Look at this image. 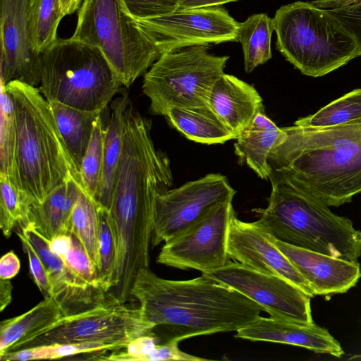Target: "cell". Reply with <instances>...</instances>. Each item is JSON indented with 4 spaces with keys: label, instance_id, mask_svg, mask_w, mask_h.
Masks as SVG:
<instances>
[{
    "label": "cell",
    "instance_id": "18",
    "mask_svg": "<svg viewBox=\"0 0 361 361\" xmlns=\"http://www.w3.org/2000/svg\"><path fill=\"white\" fill-rule=\"evenodd\" d=\"M275 243L307 281L314 295L345 293L361 278L357 262L303 249L276 239Z\"/></svg>",
    "mask_w": 361,
    "mask_h": 361
},
{
    "label": "cell",
    "instance_id": "34",
    "mask_svg": "<svg viewBox=\"0 0 361 361\" xmlns=\"http://www.w3.org/2000/svg\"><path fill=\"white\" fill-rule=\"evenodd\" d=\"M49 241L51 249L60 255L76 273L89 283L102 289L97 279L95 265L75 235L71 233L61 235Z\"/></svg>",
    "mask_w": 361,
    "mask_h": 361
},
{
    "label": "cell",
    "instance_id": "5",
    "mask_svg": "<svg viewBox=\"0 0 361 361\" xmlns=\"http://www.w3.org/2000/svg\"><path fill=\"white\" fill-rule=\"evenodd\" d=\"M267 207L256 222L275 239L303 249L357 262L361 231L353 221L333 213L290 180L271 170Z\"/></svg>",
    "mask_w": 361,
    "mask_h": 361
},
{
    "label": "cell",
    "instance_id": "38",
    "mask_svg": "<svg viewBox=\"0 0 361 361\" xmlns=\"http://www.w3.org/2000/svg\"><path fill=\"white\" fill-rule=\"evenodd\" d=\"M17 235L20 240L23 250L27 256L30 271L34 282L44 297L50 296V282L42 259L23 234L18 231Z\"/></svg>",
    "mask_w": 361,
    "mask_h": 361
},
{
    "label": "cell",
    "instance_id": "25",
    "mask_svg": "<svg viewBox=\"0 0 361 361\" xmlns=\"http://www.w3.org/2000/svg\"><path fill=\"white\" fill-rule=\"evenodd\" d=\"M165 117L169 124L186 138L199 143L223 144L237 137L211 107H173L167 112Z\"/></svg>",
    "mask_w": 361,
    "mask_h": 361
},
{
    "label": "cell",
    "instance_id": "35",
    "mask_svg": "<svg viewBox=\"0 0 361 361\" xmlns=\"http://www.w3.org/2000/svg\"><path fill=\"white\" fill-rule=\"evenodd\" d=\"M104 126L102 116L97 119L91 140L80 167L83 190L94 200L100 182L104 150Z\"/></svg>",
    "mask_w": 361,
    "mask_h": 361
},
{
    "label": "cell",
    "instance_id": "27",
    "mask_svg": "<svg viewBox=\"0 0 361 361\" xmlns=\"http://www.w3.org/2000/svg\"><path fill=\"white\" fill-rule=\"evenodd\" d=\"M274 31L273 18L266 13L252 15L239 23L237 39L242 45L246 73L252 72L271 58V38Z\"/></svg>",
    "mask_w": 361,
    "mask_h": 361
},
{
    "label": "cell",
    "instance_id": "37",
    "mask_svg": "<svg viewBox=\"0 0 361 361\" xmlns=\"http://www.w3.org/2000/svg\"><path fill=\"white\" fill-rule=\"evenodd\" d=\"M135 19L158 17L176 11L182 0H122Z\"/></svg>",
    "mask_w": 361,
    "mask_h": 361
},
{
    "label": "cell",
    "instance_id": "23",
    "mask_svg": "<svg viewBox=\"0 0 361 361\" xmlns=\"http://www.w3.org/2000/svg\"><path fill=\"white\" fill-rule=\"evenodd\" d=\"M130 102L127 92L115 97L110 103L109 119L104 126L103 165L94 201L108 211L122 152L126 111Z\"/></svg>",
    "mask_w": 361,
    "mask_h": 361
},
{
    "label": "cell",
    "instance_id": "1",
    "mask_svg": "<svg viewBox=\"0 0 361 361\" xmlns=\"http://www.w3.org/2000/svg\"><path fill=\"white\" fill-rule=\"evenodd\" d=\"M131 297L154 329L166 326V341L237 331L255 320L263 308L205 274L176 281L161 278L149 267L134 279Z\"/></svg>",
    "mask_w": 361,
    "mask_h": 361
},
{
    "label": "cell",
    "instance_id": "36",
    "mask_svg": "<svg viewBox=\"0 0 361 361\" xmlns=\"http://www.w3.org/2000/svg\"><path fill=\"white\" fill-rule=\"evenodd\" d=\"M99 267L97 279L108 294L111 288L116 257L115 235L110 221L109 211L99 207Z\"/></svg>",
    "mask_w": 361,
    "mask_h": 361
},
{
    "label": "cell",
    "instance_id": "15",
    "mask_svg": "<svg viewBox=\"0 0 361 361\" xmlns=\"http://www.w3.org/2000/svg\"><path fill=\"white\" fill-rule=\"evenodd\" d=\"M30 0H1V83L18 80L37 87L41 54L31 41Z\"/></svg>",
    "mask_w": 361,
    "mask_h": 361
},
{
    "label": "cell",
    "instance_id": "4",
    "mask_svg": "<svg viewBox=\"0 0 361 361\" xmlns=\"http://www.w3.org/2000/svg\"><path fill=\"white\" fill-rule=\"evenodd\" d=\"M4 85L13 101L16 125V185L32 204L71 177L82 188L51 105L39 87L18 80Z\"/></svg>",
    "mask_w": 361,
    "mask_h": 361
},
{
    "label": "cell",
    "instance_id": "19",
    "mask_svg": "<svg viewBox=\"0 0 361 361\" xmlns=\"http://www.w3.org/2000/svg\"><path fill=\"white\" fill-rule=\"evenodd\" d=\"M236 338L304 348L316 353L341 357L344 352L339 342L323 327L312 324L259 316L236 331Z\"/></svg>",
    "mask_w": 361,
    "mask_h": 361
},
{
    "label": "cell",
    "instance_id": "30",
    "mask_svg": "<svg viewBox=\"0 0 361 361\" xmlns=\"http://www.w3.org/2000/svg\"><path fill=\"white\" fill-rule=\"evenodd\" d=\"M361 117V88L355 89L330 102L316 113L296 120L295 125L326 127Z\"/></svg>",
    "mask_w": 361,
    "mask_h": 361
},
{
    "label": "cell",
    "instance_id": "45",
    "mask_svg": "<svg viewBox=\"0 0 361 361\" xmlns=\"http://www.w3.org/2000/svg\"><path fill=\"white\" fill-rule=\"evenodd\" d=\"M82 0H60L61 11L63 16L71 15L77 11Z\"/></svg>",
    "mask_w": 361,
    "mask_h": 361
},
{
    "label": "cell",
    "instance_id": "14",
    "mask_svg": "<svg viewBox=\"0 0 361 361\" xmlns=\"http://www.w3.org/2000/svg\"><path fill=\"white\" fill-rule=\"evenodd\" d=\"M202 274L252 300L270 317L314 323L311 298L283 277L257 271L236 261Z\"/></svg>",
    "mask_w": 361,
    "mask_h": 361
},
{
    "label": "cell",
    "instance_id": "21",
    "mask_svg": "<svg viewBox=\"0 0 361 361\" xmlns=\"http://www.w3.org/2000/svg\"><path fill=\"white\" fill-rule=\"evenodd\" d=\"M82 189L73 178H69L42 201L32 203L26 218L18 225L32 226L49 240L70 234L73 209Z\"/></svg>",
    "mask_w": 361,
    "mask_h": 361
},
{
    "label": "cell",
    "instance_id": "43",
    "mask_svg": "<svg viewBox=\"0 0 361 361\" xmlns=\"http://www.w3.org/2000/svg\"><path fill=\"white\" fill-rule=\"evenodd\" d=\"M13 286L10 279H0V311L4 310L12 300Z\"/></svg>",
    "mask_w": 361,
    "mask_h": 361
},
{
    "label": "cell",
    "instance_id": "39",
    "mask_svg": "<svg viewBox=\"0 0 361 361\" xmlns=\"http://www.w3.org/2000/svg\"><path fill=\"white\" fill-rule=\"evenodd\" d=\"M326 10L338 20L353 36L361 56V2Z\"/></svg>",
    "mask_w": 361,
    "mask_h": 361
},
{
    "label": "cell",
    "instance_id": "3",
    "mask_svg": "<svg viewBox=\"0 0 361 361\" xmlns=\"http://www.w3.org/2000/svg\"><path fill=\"white\" fill-rule=\"evenodd\" d=\"M151 129L130 102L109 209L117 250L125 254L149 247L156 198L173 183L170 159L155 147Z\"/></svg>",
    "mask_w": 361,
    "mask_h": 361
},
{
    "label": "cell",
    "instance_id": "28",
    "mask_svg": "<svg viewBox=\"0 0 361 361\" xmlns=\"http://www.w3.org/2000/svg\"><path fill=\"white\" fill-rule=\"evenodd\" d=\"M99 209L94 200L82 189L73 209L70 230L83 246L97 271L99 267Z\"/></svg>",
    "mask_w": 361,
    "mask_h": 361
},
{
    "label": "cell",
    "instance_id": "41",
    "mask_svg": "<svg viewBox=\"0 0 361 361\" xmlns=\"http://www.w3.org/2000/svg\"><path fill=\"white\" fill-rule=\"evenodd\" d=\"M20 269V262L13 251H9L0 259V279H11L15 277Z\"/></svg>",
    "mask_w": 361,
    "mask_h": 361
},
{
    "label": "cell",
    "instance_id": "20",
    "mask_svg": "<svg viewBox=\"0 0 361 361\" xmlns=\"http://www.w3.org/2000/svg\"><path fill=\"white\" fill-rule=\"evenodd\" d=\"M209 106L236 137L264 111L263 99L252 85L226 73L214 85Z\"/></svg>",
    "mask_w": 361,
    "mask_h": 361
},
{
    "label": "cell",
    "instance_id": "11",
    "mask_svg": "<svg viewBox=\"0 0 361 361\" xmlns=\"http://www.w3.org/2000/svg\"><path fill=\"white\" fill-rule=\"evenodd\" d=\"M232 202H221L195 224L164 242L157 262L202 273L226 265L231 261L228 252L229 229L235 215Z\"/></svg>",
    "mask_w": 361,
    "mask_h": 361
},
{
    "label": "cell",
    "instance_id": "42",
    "mask_svg": "<svg viewBox=\"0 0 361 361\" xmlns=\"http://www.w3.org/2000/svg\"><path fill=\"white\" fill-rule=\"evenodd\" d=\"M238 0H182L178 9H192L204 7L219 6Z\"/></svg>",
    "mask_w": 361,
    "mask_h": 361
},
{
    "label": "cell",
    "instance_id": "26",
    "mask_svg": "<svg viewBox=\"0 0 361 361\" xmlns=\"http://www.w3.org/2000/svg\"><path fill=\"white\" fill-rule=\"evenodd\" d=\"M49 103L60 134L80 173L94 125L102 112L77 109L55 102Z\"/></svg>",
    "mask_w": 361,
    "mask_h": 361
},
{
    "label": "cell",
    "instance_id": "29",
    "mask_svg": "<svg viewBox=\"0 0 361 361\" xmlns=\"http://www.w3.org/2000/svg\"><path fill=\"white\" fill-rule=\"evenodd\" d=\"M63 17L60 0H30L29 29L37 53L42 54L56 41L57 29Z\"/></svg>",
    "mask_w": 361,
    "mask_h": 361
},
{
    "label": "cell",
    "instance_id": "9",
    "mask_svg": "<svg viewBox=\"0 0 361 361\" xmlns=\"http://www.w3.org/2000/svg\"><path fill=\"white\" fill-rule=\"evenodd\" d=\"M208 49L197 45L164 53L152 64L142 84L151 114L165 116L173 107H210L212 90L229 56L212 55Z\"/></svg>",
    "mask_w": 361,
    "mask_h": 361
},
{
    "label": "cell",
    "instance_id": "40",
    "mask_svg": "<svg viewBox=\"0 0 361 361\" xmlns=\"http://www.w3.org/2000/svg\"><path fill=\"white\" fill-rule=\"evenodd\" d=\"M178 341L171 340L159 344H154L145 357L144 361L208 360L207 358L195 356L180 350L178 348Z\"/></svg>",
    "mask_w": 361,
    "mask_h": 361
},
{
    "label": "cell",
    "instance_id": "6",
    "mask_svg": "<svg viewBox=\"0 0 361 361\" xmlns=\"http://www.w3.org/2000/svg\"><path fill=\"white\" fill-rule=\"evenodd\" d=\"M273 22L276 49L304 75L323 76L360 56L342 23L312 1L282 6Z\"/></svg>",
    "mask_w": 361,
    "mask_h": 361
},
{
    "label": "cell",
    "instance_id": "33",
    "mask_svg": "<svg viewBox=\"0 0 361 361\" xmlns=\"http://www.w3.org/2000/svg\"><path fill=\"white\" fill-rule=\"evenodd\" d=\"M0 228L8 238L13 229L26 218L31 201L19 188L0 174Z\"/></svg>",
    "mask_w": 361,
    "mask_h": 361
},
{
    "label": "cell",
    "instance_id": "24",
    "mask_svg": "<svg viewBox=\"0 0 361 361\" xmlns=\"http://www.w3.org/2000/svg\"><path fill=\"white\" fill-rule=\"evenodd\" d=\"M64 314L51 296L27 312L1 322L0 356L18 350L23 344L54 326Z\"/></svg>",
    "mask_w": 361,
    "mask_h": 361
},
{
    "label": "cell",
    "instance_id": "12",
    "mask_svg": "<svg viewBox=\"0 0 361 361\" xmlns=\"http://www.w3.org/2000/svg\"><path fill=\"white\" fill-rule=\"evenodd\" d=\"M235 193L225 176L209 173L159 195L154 205L151 245L157 246L183 233L217 204L233 200Z\"/></svg>",
    "mask_w": 361,
    "mask_h": 361
},
{
    "label": "cell",
    "instance_id": "17",
    "mask_svg": "<svg viewBox=\"0 0 361 361\" xmlns=\"http://www.w3.org/2000/svg\"><path fill=\"white\" fill-rule=\"evenodd\" d=\"M42 259L51 286V295L64 316L88 310L103 301L107 294L81 277L50 247V241L29 225H18Z\"/></svg>",
    "mask_w": 361,
    "mask_h": 361
},
{
    "label": "cell",
    "instance_id": "31",
    "mask_svg": "<svg viewBox=\"0 0 361 361\" xmlns=\"http://www.w3.org/2000/svg\"><path fill=\"white\" fill-rule=\"evenodd\" d=\"M111 351L115 350L108 345L99 343L50 344L9 351L0 356V360L5 361L54 360L80 354L92 355Z\"/></svg>",
    "mask_w": 361,
    "mask_h": 361
},
{
    "label": "cell",
    "instance_id": "13",
    "mask_svg": "<svg viewBox=\"0 0 361 361\" xmlns=\"http://www.w3.org/2000/svg\"><path fill=\"white\" fill-rule=\"evenodd\" d=\"M136 20L161 54L188 47L238 42L239 23L219 6L178 9Z\"/></svg>",
    "mask_w": 361,
    "mask_h": 361
},
{
    "label": "cell",
    "instance_id": "10",
    "mask_svg": "<svg viewBox=\"0 0 361 361\" xmlns=\"http://www.w3.org/2000/svg\"><path fill=\"white\" fill-rule=\"evenodd\" d=\"M153 330L139 306L130 307L107 295L106 299L88 310L63 316L51 329L18 349L50 344L99 343L119 350L137 338L153 333Z\"/></svg>",
    "mask_w": 361,
    "mask_h": 361
},
{
    "label": "cell",
    "instance_id": "2",
    "mask_svg": "<svg viewBox=\"0 0 361 361\" xmlns=\"http://www.w3.org/2000/svg\"><path fill=\"white\" fill-rule=\"evenodd\" d=\"M269 156L274 170L327 206L361 192V117L326 127L294 124Z\"/></svg>",
    "mask_w": 361,
    "mask_h": 361
},
{
    "label": "cell",
    "instance_id": "32",
    "mask_svg": "<svg viewBox=\"0 0 361 361\" xmlns=\"http://www.w3.org/2000/svg\"><path fill=\"white\" fill-rule=\"evenodd\" d=\"M0 174L16 185L17 131L14 108L11 96L1 83Z\"/></svg>",
    "mask_w": 361,
    "mask_h": 361
},
{
    "label": "cell",
    "instance_id": "44",
    "mask_svg": "<svg viewBox=\"0 0 361 361\" xmlns=\"http://www.w3.org/2000/svg\"><path fill=\"white\" fill-rule=\"evenodd\" d=\"M312 2L321 8L326 9L356 4L360 3L361 0H316Z\"/></svg>",
    "mask_w": 361,
    "mask_h": 361
},
{
    "label": "cell",
    "instance_id": "22",
    "mask_svg": "<svg viewBox=\"0 0 361 361\" xmlns=\"http://www.w3.org/2000/svg\"><path fill=\"white\" fill-rule=\"evenodd\" d=\"M283 135L264 111L259 112L252 123L236 137L235 153L241 164H246L262 179L269 178L271 167L269 156Z\"/></svg>",
    "mask_w": 361,
    "mask_h": 361
},
{
    "label": "cell",
    "instance_id": "8",
    "mask_svg": "<svg viewBox=\"0 0 361 361\" xmlns=\"http://www.w3.org/2000/svg\"><path fill=\"white\" fill-rule=\"evenodd\" d=\"M71 38L99 49L126 87L161 55L122 0H82Z\"/></svg>",
    "mask_w": 361,
    "mask_h": 361
},
{
    "label": "cell",
    "instance_id": "7",
    "mask_svg": "<svg viewBox=\"0 0 361 361\" xmlns=\"http://www.w3.org/2000/svg\"><path fill=\"white\" fill-rule=\"evenodd\" d=\"M121 86L102 53L80 41L58 37L41 54L39 90L48 102L103 112Z\"/></svg>",
    "mask_w": 361,
    "mask_h": 361
},
{
    "label": "cell",
    "instance_id": "16",
    "mask_svg": "<svg viewBox=\"0 0 361 361\" xmlns=\"http://www.w3.org/2000/svg\"><path fill=\"white\" fill-rule=\"evenodd\" d=\"M229 257L257 271L276 275L314 297L302 275L275 243V238L256 221L245 222L233 216L228 238Z\"/></svg>",
    "mask_w": 361,
    "mask_h": 361
}]
</instances>
